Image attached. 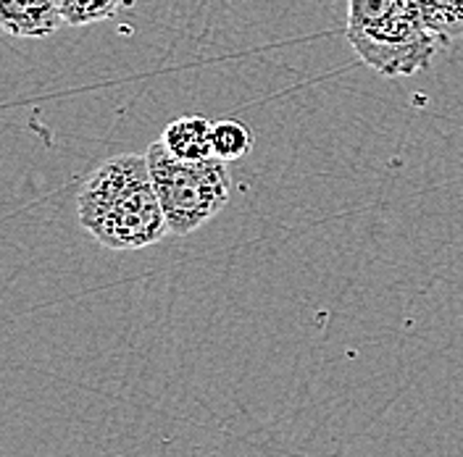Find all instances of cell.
Returning <instances> with one entry per match:
<instances>
[{"label":"cell","instance_id":"obj_5","mask_svg":"<svg viewBox=\"0 0 463 457\" xmlns=\"http://www.w3.org/2000/svg\"><path fill=\"white\" fill-rule=\"evenodd\" d=\"M213 121L205 116H179L164 129V147L182 161L213 158Z\"/></svg>","mask_w":463,"mask_h":457},{"label":"cell","instance_id":"obj_8","mask_svg":"<svg viewBox=\"0 0 463 457\" xmlns=\"http://www.w3.org/2000/svg\"><path fill=\"white\" fill-rule=\"evenodd\" d=\"M213 155L222 158V161H237L242 155L250 153L253 147V132L242 124V121H234V118H224V121H216L213 124Z\"/></svg>","mask_w":463,"mask_h":457},{"label":"cell","instance_id":"obj_6","mask_svg":"<svg viewBox=\"0 0 463 457\" xmlns=\"http://www.w3.org/2000/svg\"><path fill=\"white\" fill-rule=\"evenodd\" d=\"M424 22L445 42L463 40V0H416Z\"/></svg>","mask_w":463,"mask_h":457},{"label":"cell","instance_id":"obj_7","mask_svg":"<svg viewBox=\"0 0 463 457\" xmlns=\"http://www.w3.org/2000/svg\"><path fill=\"white\" fill-rule=\"evenodd\" d=\"M66 27H90L114 19L124 0H56Z\"/></svg>","mask_w":463,"mask_h":457},{"label":"cell","instance_id":"obj_4","mask_svg":"<svg viewBox=\"0 0 463 457\" xmlns=\"http://www.w3.org/2000/svg\"><path fill=\"white\" fill-rule=\"evenodd\" d=\"M61 24L56 0H0V29L11 37H51Z\"/></svg>","mask_w":463,"mask_h":457},{"label":"cell","instance_id":"obj_1","mask_svg":"<svg viewBox=\"0 0 463 457\" xmlns=\"http://www.w3.org/2000/svg\"><path fill=\"white\" fill-rule=\"evenodd\" d=\"M87 234L109 250H143L169 234L145 155L124 153L87 176L77 198Z\"/></svg>","mask_w":463,"mask_h":457},{"label":"cell","instance_id":"obj_3","mask_svg":"<svg viewBox=\"0 0 463 457\" xmlns=\"http://www.w3.org/2000/svg\"><path fill=\"white\" fill-rule=\"evenodd\" d=\"M145 158L169 224V234L187 237L227 208L232 195L227 161L216 155L203 161H182L172 155L161 140L147 147Z\"/></svg>","mask_w":463,"mask_h":457},{"label":"cell","instance_id":"obj_2","mask_svg":"<svg viewBox=\"0 0 463 457\" xmlns=\"http://www.w3.org/2000/svg\"><path fill=\"white\" fill-rule=\"evenodd\" d=\"M347 42L382 77H413L432 66L442 40L416 0H347Z\"/></svg>","mask_w":463,"mask_h":457}]
</instances>
